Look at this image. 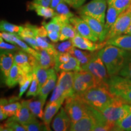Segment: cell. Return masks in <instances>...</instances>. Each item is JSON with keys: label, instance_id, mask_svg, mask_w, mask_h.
I'll return each mask as SVG.
<instances>
[{"label": "cell", "instance_id": "55", "mask_svg": "<svg viewBox=\"0 0 131 131\" xmlns=\"http://www.w3.org/2000/svg\"><path fill=\"white\" fill-rule=\"evenodd\" d=\"M128 10H129V12H130L131 13V7H130V8H129V9Z\"/></svg>", "mask_w": 131, "mask_h": 131}, {"label": "cell", "instance_id": "14", "mask_svg": "<svg viewBox=\"0 0 131 131\" xmlns=\"http://www.w3.org/2000/svg\"><path fill=\"white\" fill-rule=\"evenodd\" d=\"M70 23L74 26L77 32L80 35L94 42H100L99 39L90 28L88 23L81 17L73 16L70 18Z\"/></svg>", "mask_w": 131, "mask_h": 131}, {"label": "cell", "instance_id": "13", "mask_svg": "<svg viewBox=\"0 0 131 131\" xmlns=\"http://www.w3.org/2000/svg\"><path fill=\"white\" fill-rule=\"evenodd\" d=\"M74 72H61L59 75L57 85L63 90L66 99L75 95L73 89Z\"/></svg>", "mask_w": 131, "mask_h": 131}, {"label": "cell", "instance_id": "16", "mask_svg": "<svg viewBox=\"0 0 131 131\" xmlns=\"http://www.w3.org/2000/svg\"><path fill=\"white\" fill-rule=\"evenodd\" d=\"M80 17L88 23L95 35L98 38L100 42H104L105 41L106 34L104 29V24L90 16L81 15Z\"/></svg>", "mask_w": 131, "mask_h": 131}, {"label": "cell", "instance_id": "8", "mask_svg": "<svg viewBox=\"0 0 131 131\" xmlns=\"http://www.w3.org/2000/svg\"><path fill=\"white\" fill-rule=\"evenodd\" d=\"M99 86L95 77L89 72L81 69L74 72L73 89L75 94H80L90 88Z\"/></svg>", "mask_w": 131, "mask_h": 131}, {"label": "cell", "instance_id": "36", "mask_svg": "<svg viewBox=\"0 0 131 131\" xmlns=\"http://www.w3.org/2000/svg\"><path fill=\"white\" fill-rule=\"evenodd\" d=\"M23 26H17L10 23L7 21H1L0 23V29L1 32H6L10 34H15L19 35L23 30Z\"/></svg>", "mask_w": 131, "mask_h": 131}, {"label": "cell", "instance_id": "30", "mask_svg": "<svg viewBox=\"0 0 131 131\" xmlns=\"http://www.w3.org/2000/svg\"><path fill=\"white\" fill-rule=\"evenodd\" d=\"M95 53V52H91L88 51H88H83V50H80V49H78L75 47L74 49L70 52V54L77 59L82 67L91 60V59L94 55Z\"/></svg>", "mask_w": 131, "mask_h": 131}, {"label": "cell", "instance_id": "42", "mask_svg": "<svg viewBox=\"0 0 131 131\" xmlns=\"http://www.w3.org/2000/svg\"><path fill=\"white\" fill-rule=\"evenodd\" d=\"M118 75L131 80V51H128L123 68L119 72Z\"/></svg>", "mask_w": 131, "mask_h": 131}, {"label": "cell", "instance_id": "19", "mask_svg": "<svg viewBox=\"0 0 131 131\" xmlns=\"http://www.w3.org/2000/svg\"><path fill=\"white\" fill-rule=\"evenodd\" d=\"M66 99L64 98H61V99L59 100L58 101H49L47 103L46 107L45 108V112H44V115L42 118V120H43L44 123H45L46 126L48 127V129H50V123L51 122V120L53 118L55 114L58 112V111L60 108L61 107L62 104H63L64 101Z\"/></svg>", "mask_w": 131, "mask_h": 131}, {"label": "cell", "instance_id": "15", "mask_svg": "<svg viewBox=\"0 0 131 131\" xmlns=\"http://www.w3.org/2000/svg\"><path fill=\"white\" fill-rule=\"evenodd\" d=\"M71 123V119L66 111L64 107H61L60 111L56 115L52 122V127L55 131L68 130Z\"/></svg>", "mask_w": 131, "mask_h": 131}, {"label": "cell", "instance_id": "45", "mask_svg": "<svg viewBox=\"0 0 131 131\" xmlns=\"http://www.w3.org/2000/svg\"><path fill=\"white\" fill-rule=\"evenodd\" d=\"M4 40L3 38L0 37V48L1 50H4V51H8V52H18L19 50H22L18 46L14 45V44L8 43V42H6L4 41Z\"/></svg>", "mask_w": 131, "mask_h": 131}, {"label": "cell", "instance_id": "47", "mask_svg": "<svg viewBox=\"0 0 131 131\" xmlns=\"http://www.w3.org/2000/svg\"><path fill=\"white\" fill-rule=\"evenodd\" d=\"M61 98H64V99H66L65 96L64 95V92L63 90L60 88V86L57 84L55 88H54L52 96L50 97V101H49L52 102V101H58L59 100L61 99Z\"/></svg>", "mask_w": 131, "mask_h": 131}, {"label": "cell", "instance_id": "25", "mask_svg": "<svg viewBox=\"0 0 131 131\" xmlns=\"http://www.w3.org/2000/svg\"><path fill=\"white\" fill-rule=\"evenodd\" d=\"M105 42L106 45H114L127 51H131V35L123 34L111 38Z\"/></svg>", "mask_w": 131, "mask_h": 131}, {"label": "cell", "instance_id": "48", "mask_svg": "<svg viewBox=\"0 0 131 131\" xmlns=\"http://www.w3.org/2000/svg\"><path fill=\"white\" fill-rule=\"evenodd\" d=\"M21 38L24 41L27 43H28L30 46H32V48L35 49L36 50H40L41 49L38 45L37 40H36L35 38L33 37H22Z\"/></svg>", "mask_w": 131, "mask_h": 131}, {"label": "cell", "instance_id": "39", "mask_svg": "<svg viewBox=\"0 0 131 131\" xmlns=\"http://www.w3.org/2000/svg\"><path fill=\"white\" fill-rule=\"evenodd\" d=\"M32 73L27 74L25 75H23L21 77L20 80L19 81V98H21L24 94V93L26 91L29 86L31 84V82L32 80Z\"/></svg>", "mask_w": 131, "mask_h": 131}, {"label": "cell", "instance_id": "5", "mask_svg": "<svg viewBox=\"0 0 131 131\" xmlns=\"http://www.w3.org/2000/svg\"><path fill=\"white\" fill-rule=\"evenodd\" d=\"M81 69L94 75L100 86H108L107 81L110 77L108 75L107 69L104 63L98 55L97 52L95 53L88 63L81 67Z\"/></svg>", "mask_w": 131, "mask_h": 131}, {"label": "cell", "instance_id": "12", "mask_svg": "<svg viewBox=\"0 0 131 131\" xmlns=\"http://www.w3.org/2000/svg\"><path fill=\"white\" fill-rule=\"evenodd\" d=\"M72 41L74 47L81 50H88L91 52H95L100 50L106 45V42H94L86 38L77 33L74 38L72 39Z\"/></svg>", "mask_w": 131, "mask_h": 131}, {"label": "cell", "instance_id": "53", "mask_svg": "<svg viewBox=\"0 0 131 131\" xmlns=\"http://www.w3.org/2000/svg\"><path fill=\"white\" fill-rule=\"evenodd\" d=\"M7 117H8V115L6 114V112H5L2 109L0 108V119L2 121L3 119H6Z\"/></svg>", "mask_w": 131, "mask_h": 131}, {"label": "cell", "instance_id": "38", "mask_svg": "<svg viewBox=\"0 0 131 131\" xmlns=\"http://www.w3.org/2000/svg\"><path fill=\"white\" fill-rule=\"evenodd\" d=\"M66 3L65 1H63V2L59 3L57 7L55 8V11L58 15L63 18L64 19L70 20V18L73 17L74 15L69 10L68 6Z\"/></svg>", "mask_w": 131, "mask_h": 131}, {"label": "cell", "instance_id": "32", "mask_svg": "<svg viewBox=\"0 0 131 131\" xmlns=\"http://www.w3.org/2000/svg\"><path fill=\"white\" fill-rule=\"evenodd\" d=\"M46 101L39 98L38 100H28V106L29 109L34 115L38 118L42 119L44 112L42 107L45 105Z\"/></svg>", "mask_w": 131, "mask_h": 131}, {"label": "cell", "instance_id": "40", "mask_svg": "<svg viewBox=\"0 0 131 131\" xmlns=\"http://www.w3.org/2000/svg\"><path fill=\"white\" fill-rule=\"evenodd\" d=\"M38 27L30 24H26L23 26V28L19 35L22 37H33L35 38L37 35Z\"/></svg>", "mask_w": 131, "mask_h": 131}, {"label": "cell", "instance_id": "33", "mask_svg": "<svg viewBox=\"0 0 131 131\" xmlns=\"http://www.w3.org/2000/svg\"><path fill=\"white\" fill-rule=\"evenodd\" d=\"M0 130L1 131H26L25 127L12 117L8 119L4 124L1 125Z\"/></svg>", "mask_w": 131, "mask_h": 131}, {"label": "cell", "instance_id": "34", "mask_svg": "<svg viewBox=\"0 0 131 131\" xmlns=\"http://www.w3.org/2000/svg\"><path fill=\"white\" fill-rule=\"evenodd\" d=\"M35 39L37 40L38 45L41 49L46 50L50 55H53L54 57L58 53V52H57V50L55 47V45L50 44L49 42V40L47 38H45L40 37V36H36Z\"/></svg>", "mask_w": 131, "mask_h": 131}, {"label": "cell", "instance_id": "7", "mask_svg": "<svg viewBox=\"0 0 131 131\" xmlns=\"http://www.w3.org/2000/svg\"><path fill=\"white\" fill-rule=\"evenodd\" d=\"M107 0H92L91 2L79 8L80 15H85L94 18L105 24Z\"/></svg>", "mask_w": 131, "mask_h": 131}, {"label": "cell", "instance_id": "51", "mask_svg": "<svg viewBox=\"0 0 131 131\" xmlns=\"http://www.w3.org/2000/svg\"><path fill=\"white\" fill-rule=\"evenodd\" d=\"M52 0H34L32 2L36 4H38L46 7H50Z\"/></svg>", "mask_w": 131, "mask_h": 131}, {"label": "cell", "instance_id": "11", "mask_svg": "<svg viewBox=\"0 0 131 131\" xmlns=\"http://www.w3.org/2000/svg\"><path fill=\"white\" fill-rule=\"evenodd\" d=\"M86 108L88 114L92 117L95 122V126L93 131L112 130L113 126L108 122L100 111L87 104Z\"/></svg>", "mask_w": 131, "mask_h": 131}, {"label": "cell", "instance_id": "4", "mask_svg": "<svg viewBox=\"0 0 131 131\" xmlns=\"http://www.w3.org/2000/svg\"><path fill=\"white\" fill-rule=\"evenodd\" d=\"M109 89L115 96L131 104V80L119 75L110 77L107 81Z\"/></svg>", "mask_w": 131, "mask_h": 131}, {"label": "cell", "instance_id": "23", "mask_svg": "<svg viewBox=\"0 0 131 131\" xmlns=\"http://www.w3.org/2000/svg\"><path fill=\"white\" fill-rule=\"evenodd\" d=\"M14 97H12L9 100L6 99V98L1 99L0 108L2 109L9 117L15 115L21 107V103L14 101L16 100H18L19 98L16 97L15 99H14Z\"/></svg>", "mask_w": 131, "mask_h": 131}, {"label": "cell", "instance_id": "26", "mask_svg": "<svg viewBox=\"0 0 131 131\" xmlns=\"http://www.w3.org/2000/svg\"><path fill=\"white\" fill-rule=\"evenodd\" d=\"M55 71L58 72H77L81 70V66L80 65V62L78 60L73 57V55H70V59L66 63L62 64L58 66L57 68H55Z\"/></svg>", "mask_w": 131, "mask_h": 131}, {"label": "cell", "instance_id": "41", "mask_svg": "<svg viewBox=\"0 0 131 131\" xmlns=\"http://www.w3.org/2000/svg\"><path fill=\"white\" fill-rule=\"evenodd\" d=\"M23 126L25 127L27 131L49 130L48 127L46 126L45 123H41L40 122L37 120V119Z\"/></svg>", "mask_w": 131, "mask_h": 131}, {"label": "cell", "instance_id": "29", "mask_svg": "<svg viewBox=\"0 0 131 131\" xmlns=\"http://www.w3.org/2000/svg\"><path fill=\"white\" fill-rule=\"evenodd\" d=\"M21 77L20 70L14 61V63L13 64L12 68L10 70L9 74L8 75L7 79L5 81L6 86L9 87V88H14L18 83H19V81Z\"/></svg>", "mask_w": 131, "mask_h": 131}, {"label": "cell", "instance_id": "43", "mask_svg": "<svg viewBox=\"0 0 131 131\" xmlns=\"http://www.w3.org/2000/svg\"><path fill=\"white\" fill-rule=\"evenodd\" d=\"M55 45V47L57 52H60V53H70V52L75 47L71 40L66 41H63L61 43L58 44V45Z\"/></svg>", "mask_w": 131, "mask_h": 131}, {"label": "cell", "instance_id": "31", "mask_svg": "<svg viewBox=\"0 0 131 131\" xmlns=\"http://www.w3.org/2000/svg\"><path fill=\"white\" fill-rule=\"evenodd\" d=\"M77 34L76 29L70 22L66 23L62 26L60 30V41H64L69 39H72Z\"/></svg>", "mask_w": 131, "mask_h": 131}, {"label": "cell", "instance_id": "2", "mask_svg": "<svg viewBox=\"0 0 131 131\" xmlns=\"http://www.w3.org/2000/svg\"><path fill=\"white\" fill-rule=\"evenodd\" d=\"M78 95L85 103L100 111L107 106L115 97L111 92L109 86L93 87Z\"/></svg>", "mask_w": 131, "mask_h": 131}, {"label": "cell", "instance_id": "18", "mask_svg": "<svg viewBox=\"0 0 131 131\" xmlns=\"http://www.w3.org/2000/svg\"><path fill=\"white\" fill-rule=\"evenodd\" d=\"M55 70L54 68H50V73H49V77L47 81L42 86L40 89L39 94L38 95L40 99H41L44 101H46V98L50 92L54 89L57 84V76L55 72Z\"/></svg>", "mask_w": 131, "mask_h": 131}, {"label": "cell", "instance_id": "24", "mask_svg": "<svg viewBox=\"0 0 131 131\" xmlns=\"http://www.w3.org/2000/svg\"><path fill=\"white\" fill-rule=\"evenodd\" d=\"M28 10H34L38 16L43 17L45 19L52 18L55 16L56 12L55 10L50 7H46L42 5L36 4L34 2L29 3L27 5Z\"/></svg>", "mask_w": 131, "mask_h": 131}, {"label": "cell", "instance_id": "22", "mask_svg": "<svg viewBox=\"0 0 131 131\" xmlns=\"http://www.w3.org/2000/svg\"><path fill=\"white\" fill-rule=\"evenodd\" d=\"M38 64L45 69L54 68L55 66V57L50 55L48 52L44 49L37 51L35 56Z\"/></svg>", "mask_w": 131, "mask_h": 131}, {"label": "cell", "instance_id": "17", "mask_svg": "<svg viewBox=\"0 0 131 131\" xmlns=\"http://www.w3.org/2000/svg\"><path fill=\"white\" fill-rule=\"evenodd\" d=\"M22 125L30 123L37 119V117L31 112L28 106V100L21 101V107L16 114L12 117Z\"/></svg>", "mask_w": 131, "mask_h": 131}, {"label": "cell", "instance_id": "10", "mask_svg": "<svg viewBox=\"0 0 131 131\" xmlns=\"http://www.w3.org/2000/svg\"><path fill=\"white\" fill-rule=\"evenodd\" d=\"M14 61L18 66L21 76H23L33 73L34 65L37 60L32 55L21 50L15 53Z\"/></svg>", "mask_w": 131, "mask_h": 131}, {"label": "cell", "instance_id": "27", "mask_svg": "<svg viewBox=\"0 0 131 131\" xmlns=\"http://www.w3.org/2000/svg\"><path fill=\"white\" fill-rule=\"evenodd\" d=\"M121 13L118 10L113 7L111 5H107V9L106 15L105 24H104V29L107 35V32L110 30L111 27L113 26L118 17Z\"/></svg>", "mask_w": 131, "mask_h": 131}, {"label": "cell", "instance_id": "20", "mask_svg": "<svg viewBox=\"0 0 131 131\" xmlns=\"http://www.w3.org/2000/svg\"><path fill=\"white\" fill-rule=\"evenodd\" d=\"M14 55L12 52L1 50L0 55V68L5 82L9 74L10 70L14 63Z\"/></svg>", "mask_w": 131, "mask_h": 131}, {"label": "cell", "instance_id": "49", "mask_svg": "<svg viewBox=\"0 0 131 131\" xmlns=\"http://www.w3.org/2000/svg\"><path fill=\"white\" fill-rule=\"evenodd\" d=\"M86 0H66V3L75 9L81 7Z\"/></svg>", "mask_w": 131, "mask_h": 131}, {"label": "cell", "instance_id": "35", "mask_svg": "<svg viewBox=\"0 0 131 131\" xmlns=\"http://www.w3.org/2000/svg\"><path fill=\"white\" fill-rule=\"evenodd\" d=\"M112 130L131 131V112L116 123Z\"/></svg>", "mask_w": 131, "mask_h": 131}, {"label": "cell", "instance_id": "9", "mask_svg": "<svg viewBox=\"0 0 131 131\" xmlns=\"http://www.w3.org/2000/svg\"><path fill=\"white\" fill-rule=\"evenodd\" d=\"M131 23V13L127 9L119 15L118 17L113 24L110 30L107 32L104 41L125 34L127 29Z\"/></svg>", "mask_w": 131, "mask_h": 131}, {"label": "cell", "instance_id": "52", "mask_svg": "<svg viewBox=\"0 0 131 131\" xmlns=\"http://www.w3.org/2000/svg\"><path fill=\"white\" fill-rule=\"evenodd\" d=\"M63 1H65L66 0H52L51 1V4H50V7H52V9L55 10V8L57 7V6H58V4L59 3H60L61 2H63Z\"/></svg>", "mask_w": 131, "mask_h": 131}, {"label": "cell", "instance_id": "37", "mask_svg": "<svg viewBox=\"0 0 131 131\" xmlns=\"http://www.w3.org/2000/svg\"><path fill=\"white\" fill-rule=\"evenodd\" d=\"M107 4L113 6L122 14L131 7V0H107Z\"/></svg>", "mask_w": 131, "mask_h": 131}, {"label": "cell", "instance_id": "46", "mask_svg": "<svg viewBox=\"0 0 131 131\" xmlns=\"http://www.w3.org/2000/svg\"><path fill=\"white\" fill-rule=\"evenodd\" d=\"M71 54L69 53H60L58 52L55 56V66L54 68H57L62 64L66 63L69 60Z\"/></svg>", "mask_w": 131, "mask_h": 131}, {"label": "cell", "instance_id": "44", "mask_svg": "<svg viewBox=\"0 0 131 131\" xmlns=\"http://www.w3.org/2000/svg\"><path fill=\"white\" fill-rule=\"evenodd\" d=\"M38 95V83L37 77L35 73L33 72L32 80L30 85V88L26 94V96H37Z\"/></svg>", "mask_w": 131, "mask_h": 131}, {"label": "cell", "instance_id": "28", "mask_svg": "<svg viewBox=\"0 0 131 131\" xmlns=\"http://www.w3.org/2000/svg\"><path fill=\"white\" fill-rule=\"evenodd\" d=\"M33 72L35 73L37 77L38 83V94L40 89H41L42 86L47 81L49 77V73H50V68L45 69L40 67L36 61V63L34 65V70Z\"/></svg>", "mask_w": 131, "mask_h": 131}, {"label": "cell", "instance_id": "54", "mask_svg": "<svg viewBox=\"0 0 131 131\" xmlns=\"http://www.w3.org/2000/svg\"><path fill=\"white\" fill-rule=\"evenodd\" d=\"M125 34H128V35H131V23L130 24V26H129L128 29H127L126 32Z\"/></svg>", "mask_w": 131, "mask_h": 131}, {"label": "cell", "instance_id": "6", "mask_svg": "<svg viewBox=\"0 0 131 131\" xmlns=\"http://www.w3.org/2000/svg\"><path fill=\"white\" fill-rule=\"evenodd\" d=\"M65 100L64 109L71 119L72 123L77 122L88 115L86 104L82 100L79 95L75 94L67 98Z\"/></svg>", "mask_w": 131, "mask_h": 131}, {"label": "cell", "instance_id": "1", "mask_svg": "<svg viewBox=\"0 0 131 131\" xmlns=\"http://www.w3.org/2000/svg\"><path fill=\"white\" fill-rule=\"evenodd\" d=\"M128 51L114 45H106L97 54L105 65L109 77L118 75L123 68Z\"/></svg>", "mask_w": 131, "mask_h": 131}, {"label": "cell", "instance_id": "50", "mask_svg": "<svg viewBox=\"0 0 131 131\" xmlns=\"http://www.w3.org/2000/svg\"><path fill=\"white\" fill-rule=\"evenodd\" d=\"M47 37L53 42H57L60 40V32L57 31H50L47 32Z\"/></svg>", "mask_w": 131, "mask_h": 131}, {"label": "cell", "instance_id": "3", "mask_svg": "<svg viewBox=\"0 0 131 131\" xmlns=\"http://www.w3.org/2000/svg\"><path fill=\"white\" fill-rule=\"evenodd\" d=\"M130 104H127L115 96L100 112L112 124L114 128L116 123L124 118L130 113Z\"/></svg>", "mask_w": 131, "mask_h": 131}, {"label": "cell", "instance_id": "21", "mask_svg": "<svg viewBox=\"0 0 131 131\" xmlns=\"http://www.w3.org/2000/svg\"><path fill=\"white\" fill-rule=\"evenodd\" d=\"M95 126V122L92 117L88 115L79 120L71 123L69 130L71 131H90Z\"/></svg>", "mask_w": 131, "mask_h": 131}]
</instances>
